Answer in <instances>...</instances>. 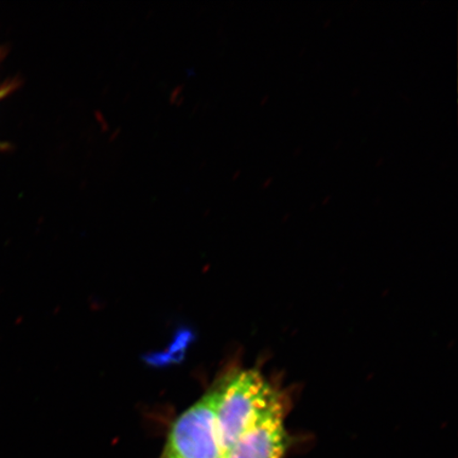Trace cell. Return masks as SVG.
<instances>
[{
  "label": "cell",
  "mask_w": 458,
  "mask_h": 458,
  "mask_svg": "<svg viewBox=\"0 0 458 458\" xmlns=\"http://www.w3.org/2000/svg\"><path fill=\"white\" fill-rule=\"evenodd\" d=\"M216 398V389L180 416L171 428L162 458H222Z\"/></svg>",
  "instance_id": "2"
},
{
  "label": "cell",
  "mask_w": 458,
  "mask_h": 458,
  "mask_svg": "<svg viewBox=\"0 0 458 458\" xmlns=\"http://www.w3.org/2000/svg\"><path fill=\"white\" fill-rule=\"evenodd\" d=\"M4 94V91L0 89V99H2L3 95Z\"/></svg>",
  "instance_id": "4"
},
{
  "label": "cell",
  "mask_w": 458,
  "mask_h": 458,
  "mask_svg": "<svg viewBox=\"0 0 458 458\" xmlns=\"http://www.w3.org/2000/svg\"><path fill=\"white\" fill-rule=\"evenodd\" d=\"M216 428L225 452L274 411L282 403L260 372L246 370L216 389Z\"/></svg>",
  "instance_id": "1"
},
{
  "label": "cell",
  "mask_w": 458,
  "mask_h": 458,
  "mask_svg": "<svg viewBox=\"0 0 458 458\" xmlns=\"http://www.w3.org/2000/svg\"><path fill=\"white\" fill-rule=\"evenodd\" d=\"M285 449L284 414L279 410L243 434L222 458H284Z\"/></svg>",
  "instance_id": "3"
}]
</instances>
